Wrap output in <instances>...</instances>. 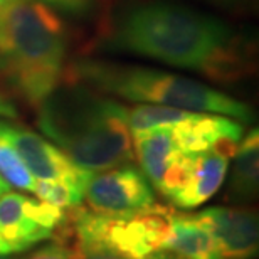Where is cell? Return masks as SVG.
Returning a JSON list of instances; mask_svg holds the SVG:
<instances>
[{"label": "cell", "mask_w": 259, "mask_h": 259, "mask_svg": "<svg viewBox=\"0 0 259 259\" xmlns=\"http://www.w3.org/2000/svg\"><path fill=\"white\" fill-rule=\"evenodd\" d=\"M214 2H222V4H231V2H239V0H214Z\"/></svg>", "instance_id": "obj_26"}, {"label": "cell", "mask_w": 259, "mask_h": 259, "mask_svg": "<svg viewBox=\"0 0 259 259\" xmlns=\"http://www.w3.org/2000/svg\"><path fill=\"white\" fill-rule=\"evenodd\" d=\"M10 247H9V244L7 242L4 241V237L0 236V256H7V254H10Z\"/></svg>", "instance_id": "obj_23"}, {"label": "cell", "mask_w": 259, "mask_h": 259, "mask_svg": "<svg viewBox=\"0 0 259 259\" xmlns=\"http://www.w3.org/2000/svg\"><path fill=\"white\" fill-rule=\"evenodd\" d=\"M88 182H77V180L59 179V180H39L34 185V194L40 200L48 204L58 205L61 209H72L81 205L84 199V189Z\"/></svg>", "instance_id": "obj_16"}, {"label": "cell", "mask_w": 259, "mask_h": 259, "mask_svg": "<svg viewBox=\"0 0 259 259\" xmlns=\"http://www.w3.org/2000/svg\"><path fill=\"white\" fill-rule=\"evenodd\" d=\"M7 190H9V184L5 182V180H4L2 177H0V195L5 194V192H7Z\"/></svg>", "instance_id": "obj_24"}, {"label": "cell", "mask_w": 259, "mask_h": 259, "mask_svg": "<svg viewBox=\"0 0 259 259\" xmlns=\"http://www.w3.org/2000/svg\"><path fill=\"white\" fill-rule=\"evenodd\" d=\"M72 259H126L120 254H115L111 251H105V249H98V251H88V252H81V254L74 256Z\"/></svg>", "instance_id": "obj_20"}, {"label": "cell", "mask_w": 259, "mask_h": 259, "mask_svg": "<svg viewBox=\"0 0 259 259\" xmlns=\"http://www.w3.org/2000/svg\"><path fill=\"white\" fill-rule=\"evenodd\" d=\"M177 147L185 153L215 152L232 158L244 137L237 120L215 113H190L185 120L170 126Z\"/></svg>", "instance_id": "obj_8"}, {"label": "cell", "mask_w": 259, "mask_h": 259, "mask_svg": "<svg viewBox=\"0 0 259 259\" xmlns=\"http://www.w3.org/2000/svg\"><path fill=\"white\" fill-rule=\"evenodd\" d=\"M143 259H180L175 254H172L170 251H157V252H152V254H148L147 257Z\"/></svg>", "instance_id": "obj_22"}, {"label": "cell", "mask_w": 259, "mask_h": 259, "mask_svg": "<svg viewBox=\"0 0 259 259\" xmlns=\"http://www.w3.org/2000/svg\"><path fill=\"white\" fill-rule=\"evenodd\" d=\"M229 160L215 152L192 153L189 177L180 192L175 194L170 202L180 209H194L207 202L224 182Z\"/></svg>", "instance_id": "obj_10"}, {"label": "cell", "mask_w": 259, "mask_h": 259, "mask_svg": "<svg viewBox=\"0 0 259 259\" xmlns=\"http://www.w3.org/2000/svg\"><path fill=\"white\" fill-rule=\"evenodd\" d=\"M0 132L9 140L32 177H37L39 180L69 179L88 182L95 174L77 167L66 157L63 150H59L40 135L30 132L29 128L14 125L10 121H0Z\"/></svg>", "instance_id": "obj_7"}, {"label": "cell", "mask_w": 259, "mask_h": 259, "mask_svg": "<svg viewBox=\"0 0 259 259\" xmlns=\"http://www.w3.org/2000/svg\"><path fill=\"white\" fill-rule=\"evenodd\" d=\"M0 259H14V257H5V256H0Z\"/></svg>", "instance_id": "obj_27"}, {"label": "cell", "mask_w": 259, "mask_h": 259, "mask_svg": "<svg viewBox=\"0 0 259 259\" xmlns=\"http://www.w3.org/2000/svg\"><path fill=\"white\" fill-rule=\"evenodd\" d=\"M25 259H72L71 252L63 244H48L39 247Z\"/></svg>", "instance_id": "obj_19"}, {"label": "cell", "mask_w": 259, "mask_h": 259, "mask_svg": "<svg viewBox=\"0 0 259 259\" xmlns=\"http://www.w3.org/2000/svg\"><path fill=\"white\" fill-rule=\"evenodd\" d=\"M0 177L15 189L27 190V192H34L35 180L32 174L29 172L20 157L15 153L12 145L9 140L4 137L0 132Z\"/></svg>", "instance_id": "obj_17"}, {"label": "cell", "mask_w": 259, "mask_h": 259, "mask_svg": "<svg viewBox=\"0 0 259 259\" xmlns=\"http://www.w3.org/2000/svg\"><path fill=\"white\" fill-rule=\"evenodd\" d=\"M108 42L115 49L215 81H236L251 66L249 53L226 22L165 0L137 4L121 12Z\"/></svg>", "instance_id": "obj_1"}, {"label": "cell", "mask_w": 259, "mask_h": 259, "mask_svg": "<svg viewBox=\"0 0 259 259\" xmlns=\"http://www.w3.org/2000/svg\"><path fill=\"white\" fill-rule=\"evenodd\" d=\"M63 20L35 0H12L0 9V76L15 95L37 108L64 76Z\"/></svg>", "instance_id": "obj_3"}, {"label": "cell", "mask_w": 259, "mask_h": 259, "mask_svg": "<svg viewBox=\"0 0 259 259\" xmlns=\"http://www.w3.org/2000/svg\"><path fill=\"white\" fill-rule=\"evenodd\" d=\"M190 113L187 110H179V108H170L162 105H138L128 111V125L130 132L142 133L147 130L160 128V126H172L175 123L185 120Z\"/></svg>", "instance_id": "obj_15"}, {"label": "cell", "mask_w": 259, "mask_h": 259, "mask_svg": "<svg viewBox=\"0 0 259 259\" xmlns=\"http://www.w3.org/2000/svg\"><path fill=\"white\" fill-rule=\"evenodd\" d=\"M10 2H12V0H0V9H4L5 5L10 4Z\"/></svg>", "instance_id": "obj_25"}, {"label": "cell", "mask_w": 259, "mask_h": 259, "mask_svg": "<svg viewBox=\"0 0 259 259\" xmlns=\"http://www.w3.org/2000/svg\"><path fill=\"white\" fill-rule=\"evenodd\" d=\"M180 152L182 150L175 143L170 126H160L133 135V153L137 155L143 175L155 189H158Z\"/></svg>", "instance_id": "obj_13"}, {"label": "cell", "mask_w": 259, "mask_h": 259, "mask_svg": "<svg viewBox=\"0 0 259 259\" xmlns=\"http://www.w3.org/2000/svg\"><path fill=\"white\" fill-rule=\"evenodd\" d=\"M69 79L96 91L143 105H162L195 113H215L251 123V108L226 93L190 77L150 67L84 59L71 66Z\"/></svg>", "instance_id": "obj_4"}, {"label": "cell", "mask_w": 259, "mask_h": 259, "mask_svg": "<svg viewBox=\"0 0 259 259\" xmlns=\"http://www.w3.org/2000/svg\"><path fill=\"white\" fill-rule=\"evenodd\" d=\"M174 210L163 205H150L130 215H105L72 207L58 229L72 236L67 247L74 257L81 252L105 249L126 259H143L163 251Z\"/></svg>", "instance_id": "obj_5"}, {"label": "cell", "mask_w": 259, "mask_h": 259, "mask_svg": "<svg viewBox=\"0 0 259 259\" xmlns=\"http://www.w3.org/2000/svg\"><path fill=\"white\" fill-rule=\"evenodd\" d=\"M259 185V135L251 130L237 145L229 180V197L236 202H251Z\"/></svg>", "instance_id": "obj_14"}, {"label": "cell", "mask_w": 259, "mask_h": 259, "mask_svg": "<svg viewBox=\"0 0 259 259\" xmlns=\"http://www.w3.org/2000/svg\"><path fill=\"white\" fill-rule=\"evenodd\" d=\"M30 197L15 192L0 195V236L12 252L30 249L53 236V231L39 226L29 212Z\"/></svg>", "instance_id": "obj_11"}, {"label": "cell", "mask_w": 259, "mask_h": 259, "mask_svg": "<svg viewBox=\"0 0 259 259\" xmlns=\"http://www.w3.org/2000/svg\"><path fill=\"white\" fill-rule=\"evenodd\" d=\"M84 197L93 210L105 215H130L155 204L152 185L130 163L93 174Z\"/></svg>", "instance_id": "obj_6"}, {"label": "cell", "mask_w": 259, "mask_h": 259, "mask_svg": "<svg viewBox=\"0 0 259 259\" xmlns=\"http://www.w3.org/2000/svg\"><path fill=\"white\" fill-rule=\"evenodd\" d=\"M219 247L221 259H256L259 221L256 210L246 207H209L199 212Z\"/></svg>", "instance_id": "obj_9"}, {"label": "cell", "mask_w": 259, "mask_h": 259, "mask_svg": "<svg viewBox=\"0 0 259 259\" xmlns=\"http://www.w3.org/2000/svg\"><path fill=\"white\" fill-rule=\"evenodd\" d=\"M0 118H17V110L0 91Z\"/></svg>", "instance_id": "obj_21"}, {"label": "cell", "mask_w": 259, "mask_h": 259, "mask_svg": "<svg viewBox=\"0 0 259 259\" xmlns=\"http://www.w3.org/2000/svg\"><path fill=\"white\" fill-rule=\"evenodd\" d=\"M51 10H58L67 15H84L93 9L96 0H35Z\"/></svg>", "instance_id": "obj_18"}, {"label": "cell", "mask_w": 259, "mask_h": 259, "mask_svg": "<svg viewBox=\"0 0 259 259\" xmlns=\"http://www.w3.org/2000/svg\"><path fill=\"white\" fill-rule=\"evenodd\" d=\"M163 251L180 259H221L214 234L199 214H179L175 210Z\"/></svg>", "instance_id": "obj_12"}, {"label": "cell", "mask_w": 259, "mask_h": 259, "mask_svg": "<svg viewBox=\"0 0 259 259\" xmlns=\"http://www.w3.org/2000/svg\"><path fill=\"white\" fill-rule=\"evenodd\" d=\"M37 126L77 167L88 172L135 158L128 110L82 82L67 79L37 106Z\"/></svg>", "instance_id": "obj_2"}]
</instances>
